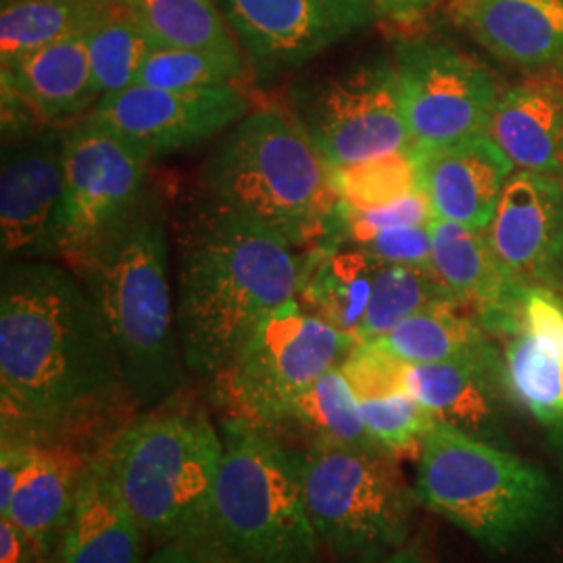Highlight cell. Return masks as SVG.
<instances>
[{
	"label": "cell",
	"instance_id": "484cf974",
	"mask_svg": "<svg viewBox=\"0 0 563 563\" xmlns=\"http://www.w3.org/2000/svg\"><path fill=\"white\" fill-rule=\"evenodd\" d=\"M282 443L351 444L380 449L363 422L362 407L341 367L328 372L292 401L286 402L272 422L263 426Z\"/></svg>",
	"mask_w": 563,
	"mask_h": 563
},
{
	"label": "cell",
	"instance_id": "ac0fdd59",
	"mask_svg": "<svg viewBox=\"0 0 563 563\" xmlns=\"http://www.w3.org/2000/svg\"><path fill=\"white\" fill-rule=\"evenodd\" d=\"M420 190L434 218L488 230L505 184L516 172L504 148L483 134L441 148H413Z\"/></svg>",
	"mask_w": 563,
	"mask_h": 563
},
{
	"label": "cell",
	"instance_id": "74e56055",
	"mask_svg": "<svg viewBox=\"0 0 563 563\" xmlns=\"http://www.w3.org/2000/svg\"><path fill=\"white\" fill-rule=\"evenodd\" d=\"M38 444L2 441L0 449V514H4L25 472L36 457Z\"/></svg>",
	"mask_w": 563,
	"mask_h": 563
},
{
	"label": "cell",
	"instance_id": "d6986e66",
	"mask_svg": "<svg viewBox=\"0 0 563 563\" xmlns=\"http://www.w3.org/2000/svg\"><path fill=\"white\" fill-rule=\"evenodd\" d=\"M0 65L2 90L15 95L42 125H74L101 101L86 36L53 42Z\"/></svg>",
	"mask_w": 563,
	"mask_h": 563
},
{
	"label": "cell",
	"instance_id": "ffe728a7",
	"mask_svg": "<svg viewBox=\"0 0 563 563\" xmlns=\"http://www.w3.org/2000/svg\"><path fill=\"white\" fill-rule=\"evenodd\" d=\"M405 393L439 420L476 439H490L504 397V360L497 349L457 362L407 365Z\"/></svg>",
	"mask_w": 563,
	"mask_h": 563
},
{
	"label": "cell",
	"instance_id": "836d02e7",
	"mask_svg": "<svg viewBox=\"0 0 563 563\" xmlns=\"http://www.w3.org/2000/svg\"><path fill=\"white\" fill-rule=\"evenodd\" d=\"M328 169L339 201L355 209L384 207L420 190L413 148Z\"/></svg>",
	"mask_w": 563,
	"mask_h": 563
},
{
	"label": "cell",
	"instance_id": "4316f807",
	"mask_svg": "<svg viewBox=\"0 0 563 563\" xmlns=\"http://www.w3.org/2000/svg\"><path fill=\"white\" fill-rule=\"evenodd\" d=\"M372 342L409 365L470 360L495 349L476 311L462 302L423 309Z\"/></svg>",
	"mask_w": 563,
	"mask_h": 563
},
{
	"label": "cell",
	"instance_id": "6da1fadb",
	"mask_svg": "<svg viewBox=\"0 0 563 563\" xmlns=\"http://www.w3.org/2000/svg\"><path fill=\"white\" fill-rule=\"evenodd\" d=\"M139 409L101 313L78 274L51 260L2 263V441H111Z\"/></svg>",
	"mask_w": 563,
	"mask_h": 563
},
{
	"label": "cell",
	"instance_id": "d6a6232c",
	"mask_svg": "<svg viewBox=\"0 0 563 563\" xmlns=\"http://www.w3.org/2000/svg\"><path fill=\"white\" fill-rule=\"evenodd\" d=\"M249 60L242 53H220L201 48L155 46L142 60L134 86L162 90H199L225 84H242Z\"/></svg>",
	"mask_w": 563,
	"mask_h": 563
},
{
	"label": "cell",
	"instance_id": "cb8c5ba5",
	"mask_svg": "<svg viewBox=\"0 0 563 563\" xmlns=\"http://www.w3.org/2000/svg\"><path fill=\"white\" fill-rule=\"evenodd\" d=\"M430 236L432 269L457 301L476 311L478 320L504 307L522 284L505 272L486 230L434 218Z\"/></svg>",
	"mask_w": 563,
	"mask_h": 563
},
{
	"label": "cell",
	"instance_id": "52a82bcc",
	"mask_svg": "<svg viewBox=\"0 0 563 563\" xmlns=\"http://www.w3.org/2000/svg\"><path fill=\"white\" fill-rule=\"evenodd\" d=\"M413 490L418 504L493 551L522 543L558 511L541 467L443 422L423 441Z\"/></svg>",
	"mask_w": 563,
	"mask_h": 563
},
{
	"label": "cell",
	"instance_id": "2e32d148",
	"mask_svg": "<svg viewBox=\"0 0 563 563\" xmlns=\"http://www.w3.org/2000/svg\"><path fill=\"white\" fill-rule=\"evenodd\" d=\"M486 232L511 278L537 284L551 278L563 262V181L514 172Z\"/></svg>",
	"mask_w": 563,
	"mask_h": 563
},
{
	"label": "cell",
	"instance_id": "ab89813d",
	"mask_svg": "<svg viewBox=\"0 0 563 563\" xmlns=\"http://www.w3.org/2000/svg\"><path fill=\"white\" fill-rule=\"evenodd\" d=\"M444 0H372L378 15L397 25H413L426 20Z\"/></svg>",
	"mask_w": 563,
	"mask_h": 563
},
{
	"label": "cell",
	"instance_id": "603a6c76",
	"mask_svg": "<svg viewBox=\"0 0 563 563\" xmlns=\"http://www.w3.org/2000/svg\"><path fill=\"white\" fill-rule=\"evenodd\" d=\"M95 451L71 443L38 444L36 457L25 472L2 518L21 530L51 558L59 553L65 526L78 499L81 478Z\"/></svg>",
	"mask_w": 563,
	"mask_h": 563
},
{
	"label": "cell",
	"instance_id": "b9f144b4",
	"mask_svg": "<svg viewBox=\"0 0 563 563\" xmlns=\"http://www.w3.org/2000/svg\"><path fill=\"white\" fill-rule=\"evenodd\" d=\"M362 563H423L413 551H397L393 555H386V558H374V560H367Z\"/></svg>",
	"mask_w": 563,
	"mask_h": 563
},
{
	"label": "cell",
	"instance_id": "7c38bea8",
	"mask_svg": "<svg viewBox=\"0 0 563 563\" xmlns=\"http://www.w3.org/2000/svg\"><path fill=\"white\" fill-rule=\"evenodd\" d=\"M393 60L413 148H441L488 134L501 92L478 60L434 38H402Z\"/></svg>",
	"mask_w": 563,
	"mask_h": 563
},
{
	"label": "cell",
	"instance_id": "d4e9b609",
	"mask_svg": "<svg viewBox=\"0 0 563 563\" xmlns=\"http://www.w3.org/2000/svg\"><path fill=\"white\" fill-rule=\"evenodd\" d=\"M380 262L349 242L323 241L301 265L299 297L311 313L357 334Z\"/></svg>",
	"mask_w": 563,
	"mask_h": 563
},
{
	"label": "cell",
	"instance_id": "e0dca14e",
	"mask_svg": "<svg viewBox=\"0 0 563 563\" xmlns=\"http://www.w3.org/2000/svg\"><path fill=\"white\" fill-rule=\"evenodd\" d=\"M449 13L495 59L534 78H563V0H451Z\"/></svg>",
	"mask_w": 563,
	"mask_h": 563
},
{
	"label": "cell",
	"instance_id": "9a60e30c",
	"mask_svg": "<svg viewBox=\"0 0 563 563\" xmlns=\"http://www.w3.org/2000/svg\"><path fill=\"white\" fill-rule=\"evenodd\" d=\"M65 128L36 125L2 134V263L57 257Z\"/></svg>",
	"mask_w": 563,
	"mask_h": 563
},
{
	"label": "cell",
	"instance_id": "9c48e42d",
	"mask_svg": "<svg viewBox=\"0 0 563 563\" xmlns=\"http://www.w3.org/2000/svg\"><path fill=\"white\" fill-rule=\"evenodd\" d=\"M357 342L297 299L284 302L211 380L213 401L228 418L263 428L286 402L341 367Z\"/></svg>",
	"mask_w": 563,
	"mask_h": 563
},
{
	"label": "cell",
	"instance_id": "f546056e",
	"mask_svg": "<svg viewBox=\"0 0 563 563\" xmlns=\"http://www.w3.org/2000/svg\"><path fill=\"white\" fill-rule=\"evenodd\" d=\"M157 46L242 53L213 0H118Z\"/></svg>",
	"mask_w": 563,
	"mask_h": 563
},
{
	"label": "cell",
	"instance_id": "4fadbf2b",
	"mask_svg": "<svg viewBox=\"0 0 563 563\" xmlns=\"http://www.w3.org/2000/svg\"><path fill=\"white\" fill-rule=\"evenodd\" d=\"M255 74L295 71L362 34L372 0H213Z\"/></svg>",
	"mask_w": 563,
	"mask_h": 563
},
{
	"label": "cell",
	"instance_id": "5bb4252c",
	"mask_svg": "<svg viewBox=\"0 0 563 563\" xmlns=\"http://www.w3.org/2000/svg\"><path fill=\"white\" fill-rule=\"evenodd\" d=\"M253 109L242 84L199 90L130 86L102 97L88 118L155 162L225 134Z\"/></svg>",
	"mask_w": 563,
	"mask_h": 563
},
{
	"label": "cell",
	"instance_id": "277c9868",
	"mask_svg": "<svg viewBox=\"0 0 563 563\" xmlns=\"http://www.w3.org/2000/svg\"><path fill=\"white\" fill-rule=\"evenodd\" d=\"M207 202L276 230L292 244L325 239L339 205L328 163L292 113L255 107L201 169Z\"/></svg>",
	"mask_w": 563,
	"mask_h": 563
},
{
	"label": "cell",
	"instance_id": "7402d4cb",
	"mask_svg": "<svg viewBox=\"0 0 563 563\" xmlns=\"http://www.w3.org/2000/svg\"><path fill=\"white\" fill-rule=\"evenodd\" d=\"M490 139L518 169L563 180V78H532L497 99Z\"/></svg>",
	"mask_w": 563,
	"mask_h": 563
},
{
	"label": "cell",
	"instance_id": "1f68e13d",
	"mask_svg": "<svg viewBox=\"0 0 563 563\" xmlns=\"http://www.w3.org/2000/svg\"><path fill=\"white\" fill-rule=\"evenodd\" d=\"M86 44L101 99L134 86L142 60L157 46L120 2L86 34Z\"/></svg>",
	"mask_w": 563,
	"mask_h": 563
},
{
	"label": "cell",
	"instance_id": "5b68a950",
	"mask_svg": "<svg viewBox=\"0 0 563 563\" xmlns=\"http://www.w3.org/2000/svg\"><path fill=\"white\" fill-rule=\"evenodd\" d=\"M211 523L201 547L220 563H320L302 493L301 451L228 418Z\"/></svg>",
	"mask_w": 563,
	"mask_h": 563
},
{
	"label": "cell",
	"instance_id": "f1b7e54d",
	"mask_svg": "<svg viewBox=\"0 0 563 563\" xmlns=\"http://www.w3.org/2000/svg\"><path fill=\"white\" fill-rule=\"evenodd\" d=\"M504 378L507 397L544 428L563 432V357L555 342L528 334L507 339Z\"/></svg>",
	"mask_w": 563,
	"mask_h": 563
},
{
	"label": "cell",
	"instance_id": "4dcf8cb0",
	"mask_svg": "<svg viewBox=\"0 0 563 563\" xmlns=\"http://www.w3.org/2000/svg\"><path fill=\"white\" fill-rule=\"evenodd\" d=\"M460 302L432 267L383 263L376 269L357 341H376L423 309Z\"/></svg>",
	"mask_w": 563,
	"mask_h": 563
},
{
	"label": "cell",
	"instance_id": "8fae6325",
	"mask_svg": "<svg viewBox=\"0 0 563 563\" xmlns=\"http://www.w3.org/2000/svg\"><path fill=\"white\" fill-rule=\"evenodd\" d=\"M153 159L90 120L65 128L57 257L69 267L118 228L144 199Z\"/></svg>",
	"mask_w": 563,
	"mask_h": 563
},
{
	"label": "cell",
	"instance_id": "83f0119b",
	"mask_svg": "<svg viewBox=\"0 0 563 563\" xmlns=\"http://www.w3.org/2000/svg\"><path fill=\"white\" fill-rule=\"evenodd\" d=\"M118 2L2 0L0 63L53 42L86 36Z\"/></svg>",
	"mask_w": 563,
	"mask_h": 563
},
{
	"label": "cell",
	"instance_id": "3957f363",
	"mask_svg": "<svg viewBox=\"0 0 563 563\" xmlns=\"http://www.w3.org/2000/svg\"><path fill=\"white\" fill-rule=\"evenodd\" d=\"M167 225L165 201L148 188L136 209L71 267L101 313L142 413L176 401L184 386Z\"/></svg>",
	"mask_w": 563,
	"mask_h": 563
},
{
	"label": "cell",
	"instance_id": "8d00e7d4",
	"mask_svg": "<svg viewBox=\"0 0 563 563\" xmlns=\"http://www.w3.org/2000/svg\"><path fill=\"white\" fill-rule=\"evenodd\" d=\"M407 365L376 342L365 341L346 355L341 372L357 401H367L405 393Z\"/></svg>",
	"mask_w": 563,
	"mask_h": 563
},
{
	"label": "cell",
	"instance_id": "44dd1931",
	"mask_svg": "<svg viewBox=\"0 0 563 563\" xmlns=\"http://www.w3.org/2000/svg\"><path fill=\"white\" fill-rule=\"evenodd\" d=\"M141 532L102 446L84 472L59 563H144Z\"/></svg>",
	"mask_w": 563,
	"mask_h": 563
},
{
	"label": "cell",
	"instance_id": "8992f818",
	"mask_svg": "<svg viewBox=\"0 0 563 563\" xmlns=\"http://www.w3.org/2000/svg\"><path fill=\"white\" fill-rule=\"evenodd\" d=\"M104 453L146 537L205 543L223 462L222 434L205 413L176 409L174 401L144 411L121 426Z\"/></svg>",
	"mask_w": 563,
	"mask_h": 563
},
{
	"label": "cell",
	"instance_id": "d590c367",
	"mask_svg": "<svg viewBox=\"0 0 563 563\" xmlns=\"http://www.w3.org/2000/svg\"><path fill=\"white\" fill-rule=\"evenodd\" d=\"M323 241L349 242L383 263L432 267L430 225H405L383 230H334Z\"/></svg>",
	"mask_w": 563,
	"mask_h": 563
},
{
	"label": "cell",
	"instance_id": "7a4b0ae2",
	"mask_svg": "<svg viewBox=\"0 0 563 563\" xmlns=\"http://www.w3.org/2000/svg\"><path fill=\"white\" fill-rule=\"evenodd\" d=\"M301 265L276 230L211 202L184 223L176 325L186 369L213 380L269 313L299 297Z\"/></svg>",
	"mask_w": 563,
	"mask_h": 563
},
{
	"label": "cell",
	"instance_id": "60d3db41",
	"mask_svg": "<svg viewBox=\"0 0 563 563\" xmlns=\"http://www.w3.org/2000/svg\"><path fill=\"white\" fill-rule=\"evenodd\" d=\"M144 563H220L207 555L201 549L190 544L172 543L163 544Z\"/></svg>",
	"mask_w": 563,
	"mask_h": 563
},
{
	"label": "cell",
	"instance_id": "f35d334b",
	"mask_svg": "<svg viewBox=\"0 0 563 563\" xmlns=\"http://www.w3.org/2000/svg\"><path fill=\"white\" fill-rule=\"evenodd\" d=\"M0 563H48V555L20 526L9 518L0 520Z\"/></svg>",
	"mask_w": 563,
	"mask_h": 563
},
{
	"label": "cell",
	"instance_id": "ba28073f",
	"mask_svg": "<svg viewBox=\"0 0 563 563\" xmlns=\"http://www.w3.org/2000/svg\"><path fill=\"white\" fill-rule=\"evenodd\" d=\"M309 518L339 560H374L401 544L418 504L399 462L383 449L316 444L301 449Z\"/></svg>",
	"mask_w": 563,
	"mask_h": 563
},
{
	"label": "cell",
	"instance_id": "30bf717a",
	"mask_svg": "<svg viewBox=\"0 0 563 563\" xmlns=\"http://www.w3.org/2000/svg\"><path fill=\"white\" fill-rule=\"evenodd\" d=\"M290 113L328 167L413 148L393 59L363 60L290 88Z\"/></svg>",
	"mask_w": 563,
	"mask_h": 563
},
{
	"label": "cell",
	"instance_id": "e575fe53",
	"mask_svg": "<svg viewBox=\"0 0 563 563\" xmlns=\"http://www.w3.org/2000/svg\"><path fill=\"white\" fill-rule=\"evenodd\" d=\"M360 407L369 437L397 462H418L428 432L439 422L407 393L360 401Z\"/></svg>",
	"mask_w": 563,
	"mask_h": 563
},
{
	"label": "cell",
	"instance_id": "ee69618b",
	"mask_svg": "<svg viewBox=\"0 0 563 563\" xmlns=\"http://www.w3.org/2000/svg\"><path fill=\"white\" fill-rule=\"evenodd\" d=\"M560 351H562V357H563V344L560 346Z\"/></svg>",
	"mask_w": 563,
	"mask_h": 563
},
{
	"label": "cell",
	"instance_id": "7bdbcfd3",
	"mask_svg": "<svg viewBox=\"0 0 563 563\" xmlns=\"http://www.w3.org/2000/svg\"><path fill=\"white\" fill-rule=\"evenodd\" d=\"M60 2H118V0H60Z\"/></svg>",
	"mask_w": 563,
	"mask_h": 563
}]
</instances>
